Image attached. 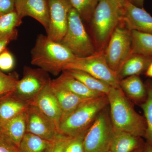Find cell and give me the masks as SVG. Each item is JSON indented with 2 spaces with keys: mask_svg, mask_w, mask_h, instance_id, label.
<instances>
[{
  "mask_svg": "<svg viewBox=\"0 0 152 152\" xmlns=\"http://www.w3.org/2000/svg\"><path fill=\"white\" fill-rule=\"evenodd\" d=\"M120 88L124 94L136 102L145 100L147 92L145 85L138 75H133L120 81Z\"/></svg>",
  "mask_w": 152,
  "mask_h": 152,
  "instance_id": "20",
  "label": "cell"
},
{
  "mask_svg": "<svg viewBox=\"0 0 152 152\" xmlns=\"http://www.w3.org/2000/svg\"><path fill=\"white\" fill-rule=\"evenodd\" d=\"M108 105L107 95L87 99L62 123L60 133L73 137L85 134Z\"/></svg>",
  "mask_w": 152,
  "mask_h": 152,
  "instance_id": "3",
  "label": "cell"
},
{
  "mask_svg": "<svg viewBox=\"0 0 152 152\" xmlns=\"http://www.w3.org/2000/svg\"><path fill=\"white\" fill-rule=\"evenodd\" d=\"M15 66L13 55L7 48L0 54V70L9 72L14 69Z\"/></svg>",
  "mask_w": 152,
  "mask_h": 152,
  "instance_id": "29",
  "label": "cell"
},
{
  "mask_svg": "<svg viewBox=\"0 0 152 152\" xmlns=\"http://www.w3.org/2000/svg\"><path fill=\"white\" fill-rule=\"evenodd\" d=\"M101 111L84 138L85 152H107L110 150L114 134L110 110Z\"/></svg>",
  "mask_w": 152,
  "mask_h": 152,
  "instance_id": "7",
  "label": "cell"
},
{
  "mask_svg": "<svg viewBox=\"0 0 152 152\" xmlns=\"http://www.w3.org/2000/svg\"><path fill=\"white\" fill-rule=\"evenodd\" d=\"M147 96L145 102L141 105L143 111L145 118L146 123L145 137L148 143L152 146V84L148 82L145 85Z\"/></svg>",
  "mask_w": 152,
  "mask_h": 152,
  "instance_id": "26",
  "label": "cell"
},
{
  "mask_svg": "<svg viewBox=\"0 0 152 152\" xmlns=\"http://www.w3.org/2000/svg\"><path fill=\"white\" fill-rule=\"evenodd\" d=\"M30 104L14 91L0 96V125L24 113Z\"/></svg>",
  "mask_w": 152,
  "mask_h": 152,
  "instance_id": "16",
  "label": "cell"
},
{
  "mask_svg": "<svg viewBox=\"0 0 152 152\" xmlns=\"http://www.w3.org/2000/svg\"><path fill=\"white\" fill-rule=\"evenodd\" d=\"M26 132L54 142L60 133L53 121L33 104H30L25 112Z\"/></svg>",
  "mask_w": 152,
  "mask_h": 152,
  "instance_id": "11",
  "label": "cell"
},
{
  "mask_svg": "<svg viewBox=\"0 0 152 152\" xmlns=\"http://www.w3.org/2000/svg\"><path fill=\"white\" fill-rule=\"evenodd\" d=\"M86 133L72 137L66 145L64 152H85L83 141Z\"/></svg>",
  "mask_w": 152,
  "mask_h": 152,
  "instance_id": "30",
  "label": "cell"
},
{
  "mask_svg": "<svg viewBox=\"0 0 152 152\" xmlns=\"http://www.w3.org/2000/svg\"><path fill=\"white\" fill-rule=\"evenodd\" d=\"M73 77L82 82L89 89L107 95L112 87L105 82L83 71L78 70H66Z\"/></svg>",
  "mask_w": 152,
  "mask_h": 152,
  "instance_id": "22",
  "label": "cell"
},
{
  "mask_svg": "<svg viewBox=\"0 0 152 152\" xmlns=\"http://www.w3.org/2000/svg\"><path fill=\"white\" fill-rule=\"evenodd\" d=\"M0 152H20L18 148L0 136Z\"/></svg>",
  "mask_w": 152,
  "mask_h": 152,
  "instance_id": "33",
  "label": "cell"
},
{
  "mask_svg": "<svg viewBox=\"0 0 152 152\" xmlns=\"http://www.w3.org/2000/svg\"><path fill=\"white\" fill-rule=\"evenodd\" d=\"M60 42L77 57L88 56L97 51L86 31L83 20L73 7L69 12L66 32Z\"/></svg>",
  "mask_w": 152,
  "mask_h": 152,
  "instance_id": "5",
  "label": "cell"
},
{
  "mask_svg": "<svg viewBox=\"0 0 152 152\" xmlns=\"http://www.w3.org/2000/svg\"><path fill=\"white\" fill-rule=\"evenodd\" d=\"M139 137L114 130L110 150L112 152H133L140 148Z\"/></svg>",
  "mask_w": 152,
  "mask_h": 152,
  "instance_id": "21",
  "label": "cell"
},
{
  "mask_svg": "<svg viewBox=\"0 0 152 152\" xmlns=\"http://www.w3.org/2000/svg\"><path fill=\"white\" fill-rule=\"evenodd\" d=\"M18 35V31L15 32L10 35L6 37L0 39V54L6 48L12 41L17 39Z\"/></svg>",
  "mask_w": 152,
  "mask_h": 152,
  "instance_id": "34",
  "label": "cell"
},
{
  "mask_svg": "<svg viewBox=\"0 0 152 152\" xmlns=\"http://www.w3.org/2000/svg\"><path fill=\"white\" fill-rule=\"evenodd\" d=\"M107 152H112L111 151H110V150H109V151H108Z\"/></svg>",
  "mask_w": 152,
  "mask_h": 152,
  "instance_id": "40",
  "label": "cell"
},
{
  "mask_svg": "<svg viewBox=\"0 0 152 152\" xmlns=\"http://www.w3.org/2000/svg\"><path fill=\"white\" fill-rule=\"evenodd\" d=\"M83 71L111 86L121 88L120 80L115 72L112 70L106 61L104 50L97 51L94 54L85 57H77L67 64L65 70Z\"/></svg>",
  "mask_w": 152,
  "mask_h": 152,
  "instance_id": "6",
  "label": "cell"
},
{
  "mask_svg": "<svg viewBox=\"0 0 152 152\" xmlns=\"http://www.w3.org/2000/svg\"><path fill=\"white\" fill-rule=\"evenodd\" d=\"M131 54V31L121 21L114 31L104 50L106 61L110 68L117 74L123 63Z\"/></svg>",
  "mask_w": 152,
  "mask_h": 152,
  "instance_id": "8",
  "label": "cell"
},
{
  "mask_svg": "<svg viewBox=\"0 0 152 152\" xmlns=\"http://www.w3.org/2000/svg\"><path fill=\"white\" fill-rule=\"evenodd\" d=\"M31 104L37 107L51 120L60 133L61 111L58 99L51 86V83L42 91L34 102Z\"/></svg>",
  "mask_w": 152,
  "mask_h": 152,
  "instance_id": "14",
  "label": "cell"
},
{
  "mask_svg": "<svg viewBox=\"0 0 152 152\" xmlns=\"http://www.w3.org/2000/svg\"><path fill=\"white\" fill-rule=\"evenodd\" d=\"M122 8L113 0H99L91 19L97 51L104 50L121 20Z\"/></svg>",
  "mask_w": 152,
  "mask_h": 152,
  "instance_id": "4",
  "label": "cell"
},
{
  "mask_svg": "<svg viewBox=\"0 0 152 152\" xmlns=\"http://www.w3.org/2000/svg\"><path fill=\"white\" fill-rule=\"evenodd\" d=\"M31 53L32 65L54 76L62 72L76 57L62 44L43 34L38 36Z\"/></svg>",
  "mask_w": 152,
  "mask_h": 152,
  "instance_id": "2",
  "label": "cell"
},
{
  "mask_svg": "<svg viewBox=\"0 0 152 152\" xmlns=\"http://www.w3.org/2000/svg\"><path fill=\"white\" fill-rule=\"evenodd\" d=\"M51 86L61 111V124L83 102L88 99L82 97L65 89L52 85L51 82Z\"/></svg>",
  "mask_w": 152,
  "mask_h": 152,
  "instance_id": "19",
  "label": "cell"
},
{
  "mask_svg": "<svg viewBox=\"0 0 152 152\" xmlns=\"http://www.w3.org/2000/svg\"><path fill=\"white\" fill-rule=\"evenodd\" d=\"M152 62V57L132 53L123 63L117 72L118 77L122 79L145 73Z\"/></svg>",
  "mask_w": 152,
  "mask_h": 152,
  "instance_id": "18",
  "label": "cell"
},
{
  "mask_svg": "<svg viewBox=\"0 0 152 152\" xmlns=\"http://www.w3.org/2000/svg\"><path fill=\"white\" fill-rule=\"evenodd\" d=\"M130 2L139 7L143 8L145 0H128Z\"/></svg>",
  "mask_w": 152,
  "mask_h": 152,
  "instance_id": "35",
  "label": "cell"
},
{
  "mask_svg": "<svg viewBox=\"0 0 152 152\" xmlns=\"http://www.w3.org/2000/svg\"><path fill=\"white\" fill-rule=\"evenodd\" d=\"M22 20L14 11L0 15V39L10 35L16 31V28L22 23Z\"/></svg>",
  "mask_w": 152,
  "mask_h": 152,
  "instance_id": "25",
  "label": "cell"
},
{
  "mask_svg": "<svg viewBox=\"0 0 152 152\" xmlns=\"http://www.w3.org/2000/svg\"><path fill=\"white\" fill-rule=\"evenodd\" d=\"M113 1L117 3L122 8L125 3L126 2V0H113Z\"/></svg>",
  "mask_w": 152,
  "mask_h": 152,
  "instance_id": "38",
  "label": "cell"
},
{
  "mask_svg": "<svg viewBox=\"0 0 152 152\" xmlns=\"http://www.w3.org/2000/svg\"><path fill=\"white\" fill-rule=\"evenodd\" d=\"M53 142L26 132L20 143L19 149L20 152H48Z\"/></svg>",
  "mask_w": 152,
  "mask_h": 152,
  "instance_id": "24",
  "label": "cell"
},
{
  "mask_svg": "<svg viewBox=\"0 0 152 152\" xmlns=\"http://www.w3.org/2000/svg\"><path fill=\"white\" fill-rule=\"evenodd\" d=\"M143 152H152V146L148 143L144 150Z\"/></svg>",
  "mask_w": 152,
  "mask_h": 152,
  "instance_id": "37",
  "label": "cell"
},
{
  "mask_svg": "<svg viewBox=\"0 0 152 152\" xmlns=\"http://www.w3.org/2000/svg\"><path fill=\"white\" fill-rule=\"evenodd\" d=\"M18 81L16 76L7 75L0 70V96L14 92Z\"/></svg>",
  "mask_w": 152,
  "mask_h": 152,
  "instance_id": "28",
  "label": "cell"
},
{
  "mask_svg": "<svg viewBox=\"0 0 152 152\" xmlns=\"http://www.w3.org/2000/svg\"><path fill=\"white\" fill-rule=\"evenodd\" d=\"M50 23L47 36L60 42L64 37L68 25L69 12L72 8L69 0H48Z\"/></svg>",
  "mask_w": 152,
  "mask_h": 152,
  "instance_id": "10",
  "label": "cell"
},
{
  "mask_svg": "<svg viewBox=\"0 0 152 152\" xmlns=\"http://www.w3.org/2000/svg\"><path fill=\"white\" fill-rule=\"evenodd\" d=\"M26 133L25 112L0 125V136L19 148Z\"/></svg>",
  "mask_w": 152,
  "mask_h": 152,
  "instance_id": "15",
  "label": "cell"
},
{
  "mask_svg": "<svg viewBox=\"0 0 152 152\" xmlns=\"http://www.w3.org/2000/svg\"><path fill=\"white\" fill-rule=\"evenodd\" d=\"M15 0H0V15L14 11Z\"/></svg>",
  "mask_w": 152,
  "mask_h": 152,
  "instance_id": "32",
  "label": "cell"
},
{
  "mask_svg": "<svg viewBox=\"0 0 152 152\" xmlns=\"http://www.w3.org/2000/svg\"><path fill=\"white\" fill-rule=\"evenodd\" d=\"M51 84L86 99L105 95L89 89L82 82L73 77L66 70L63 71L56 79L52 80Z\"/></svg>",
  "mask_w": 152,
  "mask_h": 152,
  "instance_id": "17",
  "label": "cell"
},
{
  "mask_svg": "<svg viewBox=\"0 0 152 152\" xmlns=\"http://www.w3.org/2000/svg\"><path fill=\"white\" fill-rule=\"evenodd\" d=\"M15 10L21 20L25 17H32L48 31L50 23L48 0H15Z\"/></svg>",
  "mask_w": 152,
  "mask_h": 152,
  "instance_id": "13",
  "label": "cell"
},
{
  "mask_svg": "<svg viewBox=\"0 0 152 152\" xmlns=\"http://www.w3.org/2000/svg\"><path fill=\"white\" fill-rule=\"evenodd\" d=\"M146 75L147 77H149L152 78V62L151 63V64L149 66L145 72Z\"/></svg>",
  "mask_w": 152,
  "mask_h": 152,
  "instance_id": "36",
  "label": "cell"
},
{
  "mask_svg": "<svg viewBox=\"0 0 152 152\" xmlns=\"http://www.w3.org/2000/svg\"><path fill=\"white\" fill-rule=\"evenodd\" d=\"M144 150L143 149L140 147V148H138L137 149L135 150V151H134L133 152H143Z\"/></svg>",
  "mask_w": 152,
  "mask_h": 152,
  "instance_id": "39",
  "label": "cell"
},
{
  "mask_svg": "<svg viewBox=\"0 0 152 152\" xmlns=\"http://www.w3.org/2000/svg\"><path fill=\"white\" fill-rule=\"evenodd\" d=\"M73 137L60 134L56 140L53 142L48 152H64L66 145Z\"/></svg>",
  "mask_w": 152,
  "mask_h": 152,
  "instance_id": "31",
  "label": "cell"
},
{
  "mask_svg": "<svg viewBox=\"0 0 152 152\" xmlns=\"http://www.w3.org/2000/svg\"><path fill=\"white\" fill-rule=\"evenodd\" d=\"M82 20L91 21L99 0H69Z\"/></svg>",
  "mask_w": 152,
  "mask_h": 152,
  "instance_id": "27",
  "label": "cell"
},
{
  "mask_svg": "<svg viewBox=\"0 0 152 152\" xmlns=\"http://www.w3.org/2000/svg\"><path fill=\"white\" fill-rule=\"evenodd\" d=\"M107 96L114 130L139 137H145L147 127L145 118L135 110L121 89L112 87Z\"/></svg>",
  "mask_w": 152,
  "mask_h": 152,
  "instance_id": "1",
  "label": "cell"
},
{
  "mask_svg": "<svg viewBox=\"0 0 152 152\" xmlns=\"http://www.w3.org/2000/svg\"><path fill=\"white\" fill-rule=\"evenodd\" d=\"M132 53L152 58V34L131 31Z\"/></svg>",
  "mask_w": 152,
  "mask_h": 152,
  "instance_id": "23",
  "label": "cell"
},
{
  "mask_svg": "<svg viewBox=\"0 0 152 152\" xmlns=\"http://www.w3.org/2000/svg\"><path fill=\"white\" fill-rule=\"evenodd\" d=\"M51 81L48 73L42 69L25 66L23 77L19 80L14 93L23 100L32 104Z\"/></svg>",
  "mask_w": 152,
  "mask_h": 152,
  "instance_id": "9",
  "label": "cell"
},
{
  "mask_svg": "<svg viewBox=\"0 0 152 152\" xmlns=\"http://www.w3.org/2000/svg\"><path fill=\"white\" fill-rule=\"evenodd\" d=\"M130 31L152 34V17L144 8L133 4L128 0L122 9L121 20Z\"/></svg>",
  "mask_w": 152,
  "mask_h": 152,
  "instance_id": "12",
  "label": "cell"
}]
</instances>
